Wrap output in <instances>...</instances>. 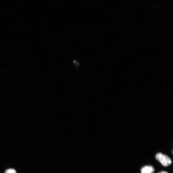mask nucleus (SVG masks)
Returning <instances> with one entry per match:
<instances>
[{
	"instance_id": "f257e3e1",
	"label": "nucleus",
	"mask_w": 173,
	"mask_h": 173,
	"mask_svg": "<svg viewBox=\"0 0 173 173\" xmlns=\"http://www.w3.org/2000/svg\"><path fill=\"white\" fill-rule=\"evenodd\" d=\"M156 158L163 166L165 167L168 166L172 163L171 159L168 156L161 153L156 154Z\"/></svg>"
},
{
	"instance_id": "f03ea898",
	"label": "nucleus",
	"mask_w": 173,
	"mask_h": 173,
	"mask_svg": "<svg viewBox=\"0 0 173 173\" xmlns=\"http://www.w3.org/2000/svg\"><path fill=\"white\" fill-rule=\"evenodd\" d=\"M154 171L153 167L151 166H146L141 170V173H153Z\"/></svg>"
},
{
	"instance_id": "7ed1b4c3",
	"label": "nucleus",
	"mask_w": 173,
	"mask_h": 173,
	"mask_svg": "<svg viewBox=\"0 0 173 173\" xmlns=\"http://www.w3.org/2000/svg\"><path fill=\"white\" fill-rule=\"evenodd\" d=\"M5 173H17L16 171L13 169H9L5 171Z\"/></svg>"
},
{
	"instance_id": "20e7f679",
	"label": "nucleus",
	"mask_w": 173,
	"mask_h": 173,
	"mask_svg": "<svg viewBox=\"0 0 173 173\" xmlns=\"http://www.w3.org/2000/svg\"><path fill=\"white\" fill-rule=\"evenodd\" d=\"M158 173H168V172H167L166 171H161Z\"/></svg>"
}]
</instances>
